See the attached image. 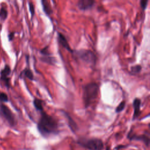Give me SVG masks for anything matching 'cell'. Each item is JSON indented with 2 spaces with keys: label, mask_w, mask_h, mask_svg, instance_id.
Returning a JSON list of instances; mask_svg holds the SVG:
<instances>
[{
  "label": "cell",
  "mask_w": 150,
  "mask_h": 150,
  "mask_svg": "<svg viewBox=\"0 0 150 150\" xmlns=\"http://www.w3.org/2000/svg\"><path fill=\"white\" fill-rule=\"evenodd\" d=\"M29 8L31 14V16L32 17L35 14V6L32 2H29Z\"/></svg>",
  "instance_id": "cell-19"
},
{
  "label": "cell",
  "mask_w": 150,
  "mask_h": 150,
  "mask_svg": "<svg viewBox=\"0 0 150 150\" xmlns=\"http://www.w3.org/2000/svg\"><path fill=\"white\" fill-rule=\"evenodd\" d=\"M58 40L60 45L63 46L66 50H67L69 52L73 53V50L71 49L66 37L61 33H58Z\"/></svg>",
  "instance_id": "cell-10"
},
{
  "label": "cell",
  "mask_w": 150,
  "mask_h": 150,
  "mask_svg": "<svg viewBox=\"0 0 150 150\" xmlns=\"http://www.w3.org/2000/svg\"><path fill=\"white\" fill-rule=\"evenodd\" d=\"M37 127L39 132L45 137L52 134H56L59 132L57 120L44 111L40 112V117L38 122Z\"/></svg>",
  "instance_id": "cell-1"
},
{
  "label": "cell",
  "mask_w": 150,
  "mask_h": 150,
  "mask_svg": "<svg viewBox=\"0 0 150 150\" xmlns=\"http://www.w3.org/2000/svg\"><path fill=\"white\" fill-rule=\"evenodd\" d=\"M125 101H121L119 104L115 108V112H120L121 111H122L124 108H125Z\"/></svg>",
  "instance_id": "cell-17"
},
{
  "label": "cell",
  "mask_w": 150,
  "mask_h": 150,
  "mask_svg": "<svg viewBox=\"0 0 150 150\" xmlns=\"http://www.w3.org/2000/svg\"><path fill=\"white\" fill-rule=\"evenodd\" d=\"M42 4L44 12L48 16L50 15L52 13V9L49 2L46 0H43L42 1Z\"/></svg>",
  "instance_id": "cell-11"
},
{
  "label": "cell",
  "mask_w": 150,
  "mask_h": 150,
  "mask_svg": "<svg viewBox=\"0 0 150 150\" xmlns=\"http://www.w3.org/2000/svg\"><path fill=\"white\" fill-rule=\"evenodd\" d=\"M78 144L88 150H102L104 147L103 141L98 138L79 140Z\"/></svg>",
  "instance_id": "cell-4"
},
{
  "label": "cell",
  "mask_w": 150,
  "mask_h": 150,
  "mask_svg": "<svg viewBox=\"0 0 150 150\" xmlns=\"http://www.w3.org/2000/svg\"><path fill=\"white\" fill-rule=\"evenodd\" d=\"M11 72V67L8 65H5L4 68L1 71V80L4 81L6 87H9V75Z\"/></svg>",
  "instance_id": "cell-6"
},
{
  "label": "cell",
  "mask_w": 150,
  "mask_h": 150,
  "mask_svg": "<svg viewBox=\"0 0 150 150\" xmlns=\"http://www.w3.org/2000/svg\"><path fill=\"white\" fill-rule=\"evenodd\" d=\"M14 34H15V33H14L13 32H12V33H11L9 35V39L10 40H11L13 39V36H14Z\"/></svg>",
  "instance_id": "cell-21"
},
{
  "label": "cell",
  "mask_w": 150,
  "mask_h": 150,
  "mask_svg": "<svg viewBox=\"0 0 150 150\" xmlns=\"http://www.w3.org/2000/svg\"><path fill=\"white\" fill-rule=\"evenodd\" d=\"M72 53L79 59L91 66H94L96 63V56L90 50L80 49L75 51L73 50Z\"/></svg>",
  "instance_id": "cell-3"
},
{
  "label": "cell",
  "mask_w": 150,
  "mask_h": 150,
  "mask_svg": "<svg viewBox=\"0 0 150 150\" xmlns=\"http://www.w3.org/2000/svg\"><path fill=\"white\" fill-rule=\"evenodd\" d=\"M128 137L131 140H138L142 141L147 146L149 144V138L146 134H143L141 135H137L135 134H131L130 132L128 135Z\"/></svg>",
  "instance_id": "cell-8"
},
{
  "label": "cell",
  "mask_w": 150,
  "mask_h": 150,
  "mask_svg": "<svg viewBox=\"0 0 150 150\" xmlns=\"http://www.w3.org/2000/svg\"><path fill=\"white\" fill-rule=\"evenodd\" d=\"M142 67L140 65H135L131 67V71L132 74H137L139 73L141 70Z\"/></svg>",
  "instance_id": "cell-16"
},
{
  "label": "cell",
  "mask_w": 150,
  "mask_h": 150,
  "mask_svg": "<svg viewBox=\"0 0 150 150\" xmlns=\"http://www.w3.org/2000/svg\"><path fill=\"white\" fill-rule=\"evenodd\" d=\"M141 104V101L138 98H135L133 101V107H134V114L132 120L137 118L141 114L140 106Z\"/></svg>",
  "instance_id": "cell-9"
},
{
  "label": "cell",
  "mask_w": 150,
  "mask_h": 150,
  "mask_svg": "<svg viewBox=\"0 0 150 150\" xmlns=\"http://www.w3.org/2000/svg\"><path fill=\"white\" fill-rule=\"evenodd\" d=\"M8 16V12L6 8L4 6H2L0 9V18L4 21L6 19Z\"/></svg>",
  "instance_id": "cell-15"
},
{
  "label": "cell",
  "mask_w": 150,
  "mask_h": 150,
  "mask_svg": "<svg viewBox=\"0 0 150 150\" xmlns=\"http://www.w3.org/2000/svg\"><path fill=\"white\" fill-rule=\"evenodd\" d=\"M99 92V86L95 82L89 83L83 86V99L86 108L93 103L97 98Z\"/></svg>",
  "instance_id": "cell-2"
},
{
  "label": "cell",
  "mask_w": 150,
  "mask_h": 150,
  "mask_svg": "<svg viewBox=\"0 0 150 150\" xmlns=\"http://www.w3.org/2000/svg\"><path fill=\"white\" fill-rule=\"evenodd\" d=\"M95 1L93 0H80L78 1V8L81 11H86L91 9L94 5Z\"/></svg>",
  "instance_id": "cell-7"
},
{
  "label": "cell",
  "mask_w": 150,
  "mask_h": 150,
  "mask_svg": "<svg viewBox=\"0 0 150 150\" xmlns=\"http://www.w3.org/2000/svg\"><path fill=\"white\" fill-rule=\"evenodd\" d=\"M33 105L35 108L40 111L42 112L43 111V101L39 98H35L33 100Z\"/></svg>",
  "instance_id": "cell-12"
},
{
  "label": "cell",
  "mask_w": 150,
  "mask_h": 150,
  "mask_svg": "<svg viewBox=\"0 0 150 150\" xmlns=\"http://www.w3.org/2000/svg\"><path fill=\"white\" fill-rule=\"evenodd\" d=\"M148 3V0H146V1L144 0V1H140V5H141V7L142 8L143 11L146 9V8L147 7Z\"/></svg>",
  "instance_id": "cell-20"
},
{
  "label": "cell",
  "mask_w": 150,
  "mask_h": 150,
  "mask_svg": "<svg viewBox=\"0 0 150 150\" xmlns=\"http://www.w3.org/2000/svg\"><path fill=\"white\" fill-rule=\"evenodd\" d=\"M0 116L5 119L10 125L13 126L15 124V115L12 111L2 103L0 104Z\"/></svg>",
  "instance_id": "cell-5"
},
{
  "label": "cell",
  "mask_w": 150,
  "mask_h": 150,
  "mask_svg": "<svg viewBox=\"0 0 150 150\" xmlns=\"http://www.w3.org/2000/svg\"><path fill=\"white\" fill-rule=\"evenodd\" d=\"M22 74H23L25 77H26V78L29 79L30 80H33L34 79V76H33V74L32 71H31L30 69H29L28 68L25 69L21 73V75H22Z\"/></svg>",
  "instance_id": "cell-13"
},
{
  "label": "cell",
  "mask_w": 150,
  "mask_h": 150,
  "mask_svg": "<svg viewBox=\"0 0 150 150\" xmlns=\"http://www.w3.org/2000/svg\"><path fill=\"white\" fill-rule=\"evenodd\" d=\"M8 101V97L6 94L5 93H0V101L2 103H5Z\"/></svg>",
  "instance_id": "cell-18"
},
{
  "label": "cell",
  "mask_w": 150,
  "mask_h": 150,
  "mask_svg": "<svg viewBox=\"0 0 150 150\" xmlns=\"http://www.w3.org/2000/svg\"><path fill=\"white\" fill-rule=\"evenodd\" d=\"M67 118H68V121H69V124L70 128L73 132L76 131L77 128V126L76 122H74V121L69 116H67Z\"/></svg>",
  "instance_id": "cell-14"
}]
</instances>
